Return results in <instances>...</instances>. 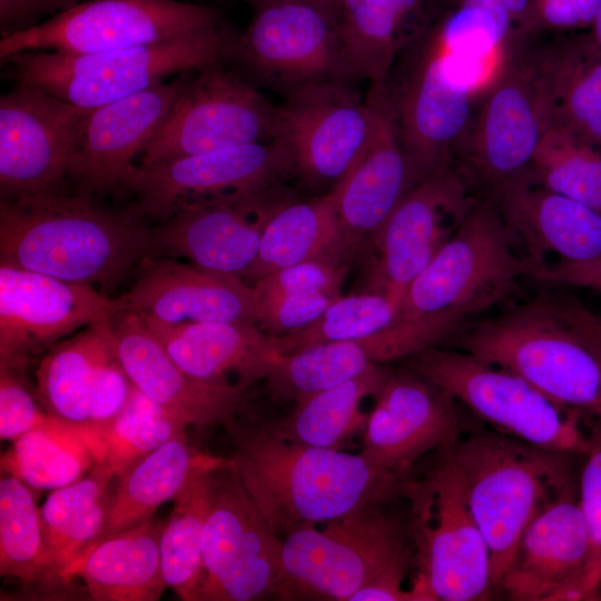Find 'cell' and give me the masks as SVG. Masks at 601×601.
I'll return each mask as SVG.
<instances>
[{
  "label": "cell",
  "instance_id": "obj_1",
  "mask_svg": "<svg viewBox=\"0 0 601 601\" xmlns=\"http://www.w3.org/2000/svg\"><path fill=\"white\" fill-rule=\"evenodd\" d=\"M224 427L236 471L282 539L302 526L324 524L405 495L408 474L378 469L359 453L286 441L267 421L245 414Z\"/></svg>",
  "mask_w": 601,
  "mask_h": 601
},
{
  "label": "cell",
  "instance_id": "obj_2",
  "mask_svg": "<svg viewBox=\"0 0 601 601\" xmlns=\"http://www.w3.org/2000/svg\"><path fill=\"white\" fill-rule=\"evenodd\" d=\"M449 342L601 422V315L568 287L550 285L495 316L470 323Z\"/></svg>",
  "mask_w": 601,
  "mask_h": 601
},
{
  "label": "cell",
  "instance_id": "obj_3",
  "mask_svg": "<svg viewBox=\"0 0 601 601\" xmlns=\"http://www.w3.org/2000/svg\"><path fill=\"white\" fill-rule=\"evenodd\" d=\"M138 214L104 209L88 194L2 199L1 263L66 282L110 288L151 253Z\"/></svg>",
  "mask_w": 601,
  "mask_h": 601
},
{
  "label": "cell",
  "instance_id": "obj_4",
  "mask_svg": "<svg viewBox=\"0 0 601 601\" xmlns=\"http://www.w3.org/2000/svg\"><path fill=\"white\" fill-rule=\"evenodd\" d=\"M357 510L283 538L280 599L417 601L403 589L414 562L407 524L381 509Z\"/></svg>",
  "mask_w": 601,
  "mask_h": 601
},
{
  "label": "cell",
  "instance_id": "obj_5",
  "mask_svg": "<svg viewBox=\"0 0 601 601\" xmlns=\"http://www.w3.org/2000/svg\"><path fill=\"white\" fill-rule=\"evenodd\" d=\"M524 275L496 201L479 193L454 235L406 288L395 322L428 347L439 346L508 298Z\"/></svg>",
  "mask_w": 601,
  "mask_h": 601
},
{
  "label": "cell",
  "instance_id": "obj_6",
  "mask_svg": "<svg viewBox=\"0 0 601 601\" xmlns=\"http://www.w3.org/2000/svg\"><path fill=\"white\" fill-rule=\"evenodd\" d=\"M446 451L486 541L496 595L522 533L549 500L579 481L573 463L582 456L538 447L496 431L472 434Z\"/></svg>",
  "mask_w": 601,
  "mask_h": 601
},
{
  "label": "cell",
  "instance_id": "obj_7",
  "mask_svg": "<svg viewBox=\"0 0 601 601\" xmlns=\"http://www.w3.org/2000/svg\"><path fill=\"white\" fill-rule=\"evenodd\" d=\"M480 83L443 42L434 21L397 55L385 86L417 180L455 164Z\"/></svg>",
  "mask_w": 601,
  "mask_h": 601
},
{
  "label": "cell",
  "instance_id": "obj_8",
  "mask_svg": "<svg viewBox=\"0 0 601 601\" xmlns=\"http://www.w3.org/2000/svg\"><path fill=\"white\" fill-rule=\"evenodd\" d=\"M234 32L220 26L127 49L63 53L22 51L3 60L18 83L38 87L81 109H93L156 86L169 76L226 59Z\"/></svg>",
  "mask_w": 601,
  "mask_h": 601
},
{
  "label": "cell",
  "instance_id": "obj_9",
  "mask_svg": "<svg viewBox=\"0 0 601 601\" xmlns=\"http://www.w3.org/2000/svg\"><path fill=\"white\" fill-rule=\"evenodd\" d=\"M423 477L410 479L408 533L417 601H482L494 595L486 541L446 450Z\"/></svg>",
  "mask_w": 601,
  "mask_h": 601
},
{
  "label": "cell",
  "instance_id": "obj_10",
  "mask_svg": "<svg viewBox=\"0 0 601 601\" xmlns=\"http://www.w3.org/2000/svg\"><path fill=\"white\" fill-rule=\"evenodd\" d=\"M408 368L439 385L493 431L550 451L583 456L590 423L518 373L462 349H423L408 357Z\"/></svg>",
  "mask_w": 601,
  "mask_h": 601
},
{
  "label": "cell",
  "instance_id": "obj_11",
  "mask_svg": "<svg viewBox=\"0 0 601 601\" xmlns=\"http://www.w3.org/2000/svg\"><path fill=\"white\" fill-rule=\"evenodd\" d=\"M255 81L286 95L352 80L336 17L305 0H259L247 28L226 51Z\"/></svg>",
  "mask_w": 601,
  "mask_h": 601
},
{
  "label": "cell",
  "instance_id": "obj_12",
  "mask_svg": "<svg viewBox=\"0 0 601 601\" xmlns=\"http://www.w3.org/2000/svg\"><path fill=\"white\" fill-rule=\"evenodd\" d=\"M220 26L217 10L179 0H89L4 33L0 59L22 51L91 53L156 43Z\"/></svg>",
  "mask_w": 601,
  "mask_h": 601
},
{
  "label": "cell",
  "instance_id": "obj_13",
  "mask_svg": "<svg viewBox=\"0 0 601 601\" xmlns=\"http://www.w3.org/2000/svg\"><path fill=\"white\" fill-rule=\"evenodd\" d=\"M548 129L525 45L503 60L482 92L457 159L480 193L494 195L532 177Z\"/></svg>",
  "mask_w": 601,
  "mask_h": 601
},
{
  "label": "cell",
  "instance_id": "obj_14",
  "mask_svg": "<svg viewBox=\"0 0 601 601\" xmlns=\"http://www.w3.org/2000/svg\"><path fill=\"white\" fill-rule=\"evenodd\" d=\"M283 539L268 524L231 459L216 470L201 543L205 579L199 601L278 597Z\"/></svg>",
  "mask_w": 601,
  "mask_h": 601
},
{
  "label": "cell",
  "instance_id": "obj_15",
  "mask_svg": "<svg viewBox=\"0 0 601 601\" xmlns=\"http://www.w3.org/2000/svg\"><path fill=\"white\" fill-rule=\"evenodd\" d=\"M276 106L221 61L196 70L139 165L272 141Z\"/></svg>",
  "mask_w": 601,
  "mask_h": 601
},
{
  "label": "cell",
  "instance_id": "obj_16",
  "mask_svg": "<svg viewBox=\"0 0 601 601\" xmlns=\"http://www.w3.org/2000/svg\"><path fill=\"white\" fill-rule=\"evenodd\" d=\"M371 125L366 99L348 81L322 82L286 95L276 107L272 141L286 154L292 174L331 190L363 148Z\"/></svg>",
  "mask_w": 601,
  "mask_h": 601
},
{
  "label": "cell",
  "instance_id": "obj_17",
  "mask_svg": "<svg viewBox=\"0 0 601 601\" xmlns=\"http://www.w3.org/2000/svg\"><path fill=\"white\" fill-rule=\"evenodd\" d=\"M457 165L418 180L401 199L372 243L378 252L372 290L401 306L411 282L450 240L477 194Z\"/></svg>",
  "mask_w": 601,
  "mask_h": 601
},
{
  "label": "cell",
  "instance_id": "obj_18",
  "mask_svg": "<svg viewBox=\"0 0 601 601\" xmlns=\"http://www.w3.org/2000/svg\"><path fill=\"white\" fill-rule=\"evenodd\" d=\"M125 309L91 285L0 263V368L22 370L30 354Z\"/></svg>",
  "mask_w": 601,
  "mask_h": 601
},
{
  "label": "cell",
  "instance_id": "obj_19",
  "mask_svg": "<svg viewBox=\"0 0 601 601\" xmlns=\"http://www.w3.org/2000/svg\"><path fill=\"white\" fill-rule=\"evenodd\" d=\"M86 110L23 83L1 96L0 189L4 199L59 191Z\"/></svg>",
  "mask_w": 601,
  "mask_h": 601
},
{
  "label": "cell",
  "instance_id": "obj_20",
  "mask_svg": "<svg viewBox=\"0 0 601 601\" xmlns=\"http://www.w3.org/2000/svg\"><path fill=\"white\" fill-rule=\"evenodd\" d=\"M288 174L284 150L263 141L138 165L124 188L138 197L136 214L165 220L184 204L269 190Z\"/></svg>",
  "mask_w": 601,
  "mask_h": 601
},
{
  "label": "cell",
  "instance_id": "obj_21",
  "mask_svg": "<svg viewBox=\"0 0 601 601\" xmlns=\"http://www.w3.org/2000/svg\"><path fill=\"white\" fill-rule=\"evenodd\" d=\"M374 398L359 454L378 469L408 474L422 455L460 441L459 401L412 370L392 372Z\"/></svg>",
  "mask_w": 601,
  "mask_h": 601
},
{
  "label": "cell",
  "instance_id": "obj_22",
  "mask_svg": "<svg viewBox=\"0 0 601 601\" xmlns=\"http://www.w3.org/2000/svg\"><path fill=\"white\" fill-rule=\"evenodd\" d=\"M578 482L555 494L534 515L496 594L512 601L584 600L590 544Z\"/></svg>",
  "mask_w": 601,
  "mask_h": 601
},
{
  "label": "cell",
  "instance_id": "obj_23",
  "mask_svg": "<svg viewBox=\"0 0 601 601\" xmlns=\"http://www.w3.org/2000/svg\"><path fill=\"white\" fill-rule=\"evenodd\" d=\"M111 332L116 357L132 385L171 417L187 426L214 427L246 413L245 388L185 372L139 312L118 313L111 318Z\"/></svg>",
  "mask_w": 601,
  "mask_h": 601
},
{
  "label": "cell",
  "instance_id": "obj_24",
  "mask_svg": "<svg viewBox=\"0 0 601 601\" xmlns=\"http://www.w3.org/2000/svg\"><path fill=\"white\" fill-rule=\"evenodd\" d=\"M278 203L269 189L184 204L150 229L151 252L244 278L257 258L265 225Z\"/></svg>",
  "mask_w": 601,
  "mask_h": 601
},
{
  "label": "cell",
  "instance_id": "obj_25",
  "mask_svg": "<svg viewBox=\"0 0 601 601\" xmlns=\"http://www.w3.org/2000/svg\"><path fill=\"white\" fill-rule=\"evenodd\" d=\"M194 71L85 111L68 175L86 193L124 188L141 154L169 115Z\"/></svg>",
  "mask_w": 601,
  "mask_h": 601
},
{
  "label": "cell",
  "instance_id": "obj_26",
  "mask_svg": "<svg viewBox=\"0 0 601 601\" xmlns=\"http://www.w3.org/2000/svg\"><path fill=\"white\" fill-rule=\"evenodd\" d=\"M368 137L332 188L349 250L372 242L404 195L418 181L403 148L385 82L371 83Z\"/></svg>",
  "mask_w": 601,
  "mask_h": 601
},
{
  "label": "cell",
  "instance_id": "obj_27",
  "mask_svg": "<svg viewBox=\"0 0 601 601\" xmlns=\"http://www.w3.org/2000/svg\"><path fill=\"white\" fill-rule=\"evenodd\" d=\"M490 196L499 206L528 276L553 264L601 258L600 210L551 191L532 177Z\"/></svg>",
  "mask_w": 601,
  "mask_h": 601
},
{
  "label": "cell",
  "instance_id": "obj_28",
  "mask_svg": "<svg viewBox=\"0 0 601 601\" xmlns=\"http://www.w3.org/2000/svg\"><path fill=\"white\" fill-rule=\"evenodd\" d=\"M130 290V309L167 324L239 322L258 325L259 307L243 277L171 259H144Z\"/></svg>",
  "mask_w": 601,
  "mask_h": 601
},
{
  "label": "cell",
  "instance_id": "obj_29",
  "mask_svg": "<svg viewBox=\"0 0 601 601\" xmlns=\"http://www.w3.org/2000/svg\"><path fill=\"white\" fill-rule=\"evenodd\" d=\"M548 128L601 149V50L590 30L525 43Z\"/></svg>",
  "mask_w": 601,
  "mask_h": 601
},
{
  "label": "cell",
  "instance_id": "obj_30",
  "mask_svg": "<svg viewBox=\"0 0 601 601\" xmlns=\"http://www.w3.org/2000/svg\"><path fill=\"white\" fill-rule=\"evenodd\" d=\"M142 316L169 356L204 381L233 383L229 376L234 375L246 390L265 380L282 355L277 336L254 323L167 324Z\"/></svg>",
  "mask_w": 601,
  "mask_h": 601
},
{
  "label": "cell",
  "instance_id": "obj_31",
  "mask_svg": "<svg viewBox=\"0 0 601 601\" xmlns=\"http://www.w3.org/2000/svg\"><path fill=\"white\" fill-rule=\"evenodd\" d=\"M446 0H337L336 22L352 78L383 83L400 51Z\"/></svg>",
  "mask_w": 601,
  "mask_h": 601
},
{
  "label": "cell",
  "instance_id": "obj_32",
  "mask_svg": "<svg viewBox=\"0 0 601 601\" xmlns=\"http://www.w3.org/2000/svg\"><path fill=\"white\" fill-rule=\"evenodd\" d=\"M351 254L333 189L306 200H279L265 225L257 258L244 279L253 286L284 267L312 260L347 263Z\"/></svg>",
  "mask_w": 601,
  "mask_h": 601
},
{
  "label": "cell",
  "instance_id": "obj_33",
  "mask_svg": "<svg viewBox=\"0 0 601 601\" xmlns=\"http://www.w3.org/2000/svg\"><path fill=\"white\" fill-rule=\"evenodd\" d=\"M228 460L196 450L187 439L169 441L145 455L116 476L105 524L93 545L152 519L156 510L175 500L197 473Z\"/></svg>",
  "mask_w": 601,
  "mask_h": 601
},
{
  "label": "cell",
  "instance_id": "obj_34",
  "mask_svg": "<svg viewBox=\"0 0 601 601\" xmlns=\"http://www.w3.org/2000/svg\"><path fill=\"white\" fill-rule=\"evenodd\" d=\"M164 524L154 518L93 545L75 570L95 601H156L164 579L160 536Z\"/></svg>",
  "mask_w": 601,
  "mask_h": 601
},
{
  "label": "cell",
  "instance_id": "obj_35",
  "mask_svg": "<svg viewBox=\"0 0 601 601\" xmlns=\"http://www.w3.org/2000/svg\"><path fill=\"white\" fill-rule=\"evenodd\" d=\"M115 477L111 469L96 463L82 479L52 490L39 508L50 563L66 587L101 534Z\"/></svg>",
  "mask_w": 601,
  "mask_h": 601
},
{
  "label": "cell",
  "instance_id": "obj_36",
  "mask_svg": "<svg viewBox=\"0 0 601 601\" xmlns=\"http://www.w3.org/2000/svg\"><path fill=\"white\" fill-rule=\"evenodd\" d=\"M114 354L111 319L88 325L55 345L36 371L37 397L43 410L89 433L91 391L98 372Z\"/></svg>",
  "mask_w": 601,
  "mask_h": 601
},
{
  "label": "cell",
  "instance_id": "obj_37",
  "mask_svg": "<svg viewBox=\"0 0 601 601\" xmlns=\"http://www.w3.org/2000/svg\"><path fill=\"white\" fill-rule=\"evenodd\" d=\"M395 361L385 329L366 337L327 342L282 354L265 378L269 400L298 404L348 381L374 364Z\"/></svg>",
  "mask_w": 601,
  "mask_h": 601
},
{
  "label": "cell",
  "instance_id": "obj_38",
  "mask_svg": "<svg viewBox=\"0 0 601 601\" xmlns=\"http://www.w3.org/2000/svg\"><path fill=\"white\" fill-rule=\"evenodd\" d=\"M391 373L382 364H374L362 374L295 404L287 416L267 423L286 441L338 450L364 431L368 414L362 412L361 403L367 396L375 397Z\"/></svg>",
  "mask_w": 601,
  "mask_h": 601
},
{
  "label": "cell",
  "instance_id": "obj_39",
  "mask_svg": "<svg viewBox=\"0 0 601 601\" xmlns=\"http://www.w3.org/2000/svg\"><path fill=\"white\" fill-rule=\"evenodd\" d=\"M347 263L312 260L277 269L257 280L258 325L274 336L300 329L342 295Z\"/></svg>",
  "mask_w": 601,
  "mask_h": 601
},
{
  "label": "cell",
  "instance_id": "obj_40",
  "mask_svg": "<svg viewBox=\"0 0 601 601\" xmlns=\"http://www.w3.org/2000/svg\"><path fill=\"white\" fill-rule=\"evenodd\" d=\"M12 442L1 456V470L38 490H56L82 479L98 459L86 430L50 415Z\"/></svg>",
  "mask_w": 601,
  "mask_h": 601
},
{
  "label": "cell",
  "instance_id": "obj_41",
  "mask_svg": "<svg viewBox=\"0 0 601 601\" xmlns=\"http://www.w3.org/2000/svg\"><path fill=\"white\" fill-rule=\"evenodd\" d=\"M220 466L203 470L189 481L174 500L162 528L164 579L167 588L185 601H199L205 579L203 533L213 503L216 470Z\"/></svg>",
  "mask_w": 601,
  "mask_h": 601
},
{
  "label": "cell",
  "instance_id": "obj_42",
  "mask_svg": "<svg viewBox=\"0 0 601 601\" xmlns=\"http://www.w3.org/2000/svg\"><path fill=\"white\" fill-rule=\"evenodd\" d=\"M0 575L48 591L66 587L50 563L32 493L11 474L0 481Z\"/></svg>",
  "mask_w": 601,
  "mask_h": 601
},
{
  "label": "cell",
  "instance_id": "obj_43",
  "mask_svg": "<svg viewBox=\"0 0 601 601\" xmlns=\"http://www.w3.org/2000/svg\"><path fill=\"white\" fill-rule=\"evenodd\" d=\"M531 174L540 186L601 211V149L549 127Z\"/></svg>",
  "mask_w": 601,
  "mask_h": 601
},
{
  "label": "cell",
  "instance_id": "obj_44",
  "mask_svg": "<svg viewBox=\"0 0 601 601\" xmlns=\"http://www.w3.org/2000/svg\"><path fill=\"white\" fill-rule=\"evenodd\" d=\"M186 427L134 386L127 406L102 435L97 463L108 466L118 476L167 442L187 439Z\"/></svg>",
  "mask_w": 601,
  "mask_h": 601
},
{
  "label": "cell",
  "instance_id": "obj_45",
  "mask_svg": "<svg viewBox=\"0 0 601 601\" xmlns=\"http://www.w3.org/2000/svg\"><path fill=\"white\" fill-rule=\"evenodd\" d=\"M400 306L380 292L341 295L307 326L277 336L280 354L311 345L366 337L391 326Z\"/></svg>",
  "mask_w": 601,
  "mask_h": 601
},
{
  "label": "cell",
  "instance_id": "obj_46",
  "mask_svg": "<svg viewBox=\"0 0 601 601\" xmlns=\"http://www.w3.org/2000/svg\"><path fill=\"white\" fill-rule=\"evenodd\" d=\"M579 503L589 534L584 601H595L601 585V422L590 423V446L582 457Z\"/></svg>",
  "mask_w": 601,
  "mask_h": 601
},
{
  "label": "cell",
  "instance_id": "obj_47",
  "mask_svg": "<svg viewBox=\"0 0 601 601\" xmlns=\"http://www.w3.org/2000/svg\"><path fill=\"white\" fill-rule=\"evenodd\" d=\"M132 391L130 378L114 354L98 372L90 395L88 430L96 443L98 457L102 435L127 406Z\"/></svg>",
  "mask_w": 601,
  "mask_h": 601
},
{
  "label": "cell",
  "instance_id": "obj_48",
  "mask_svg": "<svg viewBox=\"0 0 601 601\" xmlns=\"http://www.w3.org/2000/svg\"><path fill=\"white\" fill-rule=\"evenodd\" d=\"M18 370L0 368V439L13 441L42 424L49 414L37 405L17 375Z\"/></svg>",
  "mask_w": 601,
  "mask_h": 601
},
{
  "label": "cell",
  "instance_id": "obj_49",
  "mask_svg": "<svg viewBox=\"0 0 601 601\" xmlns=\"http://www.w3.org/2000/svg\"><path fill=\"white\" fill-rule=\"evenodd\" d=\"M601 8V0H533L529 39L542 33L589 30Z\"/></svg>",
  "mask_w": 601,
  "mask_h": 601
},
{
  "label": "cell",
  "instance_id": "obj_50",
  "mask_svg": "<svg viewBox=\"0 0 601 601\" xmlns=\"http://www.w3.org/2000/svg\"><path fill=\"white\" fill-rule=\"evenodd\" d=\"M533 0H446L492 18L521 47L530 41L529 22Z\"/></svg>",
  "mask_w": 601,
  "mask_h": 601
},
{
  "label": "cell",
  "instance_id": "obj_51",
  "mask_svg": "<svg viewBox=\"0 0 601 601\" xmlns=\"http://www.w3.org/2000/svg\"><path fill=\"white\" fill-rule=\"evenodd\" d=\"M532 277L549 285L584 288L601 294V258L578 264H553Z\"/></svg>",
  "mask_w": 601,
  "mask_h": 601
},
{
  "label": "cell",
  "instance_id": "obj_52",
  "mask_svg": "<svg viewBox=\"0 0 601 601\" xmlns=\"http://www.w3.org/2000/svg\"><path fill=\"white\" fill-rule=\"evenodd\" d=\"M26 0H0V22L2 35L26 27Z\"/></svg>",
  "mask_w": 601,
  "mask_h": 601
},
{
  "label": "cell",
  "instance_id": "obj_53",
  "mask_svg": "<svg viewBox=\"0 0 601 601\" xmlns=\"http://www.w3.org/2000/svg\"><path fill=\"white\" fill-rule=\"evenodd\" d=\"M78 2L79 0H26V27L33 24V20L42 13L58 12Z\"/></svg>",
  "mask_w": 601,
  "mask_h": 601
},
{
  "label": "cell",
  "instance_id": "obj_54",
  "mask_svg": "<svg viewBox=\"0 0 601 601\" xmlns=\"http://www.w3.org/2000/svg\"><path fill=\"white\" fill-rule=\"evenodd\" d=\"M590 32L591 35L593 36L597 45L599 46L600 50H601V8L597 14V17L594 18L593 22H592V26L590 27Z\"/></svg>",
  "mask_w": 601,
  "mask_h": 601
},
{
  "label": "cell",
  "instance_id": "obj_55",
  "mask_svg": "<svg viewBox=\"0 0 601 601\" xmlns=\"http://www.w3.org/2000/svg\"><path fill=\"white\" fill-rule=\"evenodd\" d=\"M308 2H312L314 4H317L327 11L332 12L336 17V3L337 0H305Z\"/></svg>",
  "mask_w": 601,
  "mask_h": 601
},
{
  "label": "cell",
  "instance_id": "obj_56",
  "mask_svg": "<svg viewBox=\"0 0 601 601\" xmlns=\"http://www.w3.org/2000/svg\"><path fill=\"white\" fill-rule=\"evenodd\" d=\"M597 600H601V585H600V589H599V592H598V595H597Z\"/></svg>",
  "mask_w": 601,
  "mask_h": 601
},
{
  "label": "cell",
  "instance_id": "obj_57",
  "mask_svg": "<svg viewBox=\"0 0 601 601\" xmlns=\"http://www.w3.org/2000/svg\"><path fill=\"white\" fill-rule=\"evenodd\" d=\"M247 1H249L250 3L255 6L259 0H247Z\"/></svg>",
  "mask_w": 601,
  "mask_h": 601
}]
</instances>
